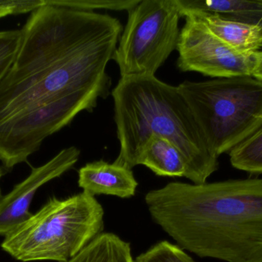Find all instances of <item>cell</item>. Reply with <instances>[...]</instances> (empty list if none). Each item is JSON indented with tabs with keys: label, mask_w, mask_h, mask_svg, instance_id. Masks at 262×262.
Masks as SVG:
<instances>
[{
	"label": "cell",
	"mask_w": 262,
	"mask_h": 262,
	"mask_svg": "<svg viewBox=\"0 0 262 262\" xmlns=\"http://www.w3.org/2000/svg\"><path fill=\"white\" fill-rule=\"evenodd\" d=\"M115 121L120 143L115 164L132 170L152 135L173 143L186 160L185 178L193 184L206 183L220 167L190 108L178 86L156 76L119 80L112 91Z\"/></svg>",
	"instance_id": "cell-3"
},
{
	"label": "cell",
	"mask_w": 262,
	"mask_h": 262,
	"mask_svg": "<svg viewBox=\"0 0 262 262\" xmlns=\"http://www.w3.org/2000/svg\"><path fill=\"white\" fill-rule=\"evenodd\" d=\"M134 262H195L181 247L167 241H160L140 254Z\"/></svg>",
	"instance_id": "cell-15"
},
{
	"label": "cell",
	"mask_w": 262,
	"mask_h": 262,
	"mask_svg": "<svg viewBox=\"0 0 262 262\" xmlns=\"http://www.w3.org/2000/svg\"><path fill=\"white\" fill-rule=\"evenodd\" d=\"M3 169H2L1 167H0V179H1V178L2 177H3ZM2 198V195H1V189H0V198Z\"/></svg>",
	"instance_id": "cell-20"
},
{
	"label": "cell",
	"mask_w": 262,
	"mask_h": 262,
	"mask_svg": "<svg viewBox=\"0 0 262 262\" xmlns=\"http://www.w3.org/2000/svg\"><path fill=\"white\" fill-rule=\"evenodd\" d=\"M104 209L82 192L56 197L5 237L1 248L18 261L67 262L102 233Z\"/></svg>",
	"instance_id": "cell-4"
},
{
	"label": "cell",
	"mask_w": 262,
	"mask_h": 262,
	"mask_svg": "<svg viewBox=\"0 0 262 262\" xmlns=\"http://www.w3.org/2000/svg\"><path fill=\"white\" fill-rule=\"evenodd\" d=\"M232 167L251 175H262V126L229 152Z\"/></svg>",
	"instance_id": "cell-14"
},
{
	"label": "cell",
	"mask_w": 262,
	"mask_h": 262,
	"mask_svg": "<svg viewBox=\"0 0 262 262\" xmlns=\"http://www.w3.org/2000/svg\"><path fill=\"white\" fill-rule=\"evenodd\" d=\"M46 0H0V18L10 15L32 13L44 6Z\"/></svg>",
	"instance_id": "cell-18"
},
{
	"label": "cell",
	"mask_w": 262,
	"mask_h": 262,
	"mask_svg": "<svg viewBox=\"0 0 262 262\" xmlns=\"http://www.w3.org/2000/svg\"><path fill=\"white\" fill-rule=\"evenodd\" d=\"M61 6L83 11L95 9L124 11L128 12L137 6L140 0H58Z\"/></svg>",
	"instance_id": "cell-17"
},
{
	"label": "cell",
	"mask_w": 262,
	"mask_h": 262,
	"mask_svg": "<svg viewBox=\"0 0 262 262\" xmlns=\"http://www.w3.org/2000/svg\"><path fill=\"white\" fill-rule=\"evenodd\" d=\"M149 215L183 249L200 258L262 262V178L149 191Z\"/></svg>",
	"instance_id": "cell-2"
},
{
	"label": "cell",
	"mask_w": 262,
	"mask_h": 262,
	"mask_svg": "<svg viewBox=\"0 0 262 262\" xmlns=\"http://www.w3.org/2000/svg\"><path fill=\"white\" fill-rule=\"evenodd\" d=\"M177 50L181 72H197L206 76H252L255 52H238L212 33L204 25L185 16Z\"/></svg>",
	"instance_id": "cell-7"
},
{
	"label": "cell",
	"mask_w": 262,
	"mask_h": 262,
	"mask_svg": "<svg viewBox=\"0 0 262 262\" xmlns=\"http://www.w3.org/2000/svg\"><path fill=\"white\" fill-rule=\"evenodd\" d=\"M180 12L181 17L190 16L204 25L217 38L238 52L249 53L262 49V29L258 26L231 21L216 14L201 11Z\"/></svg>",
	"instance_id": "cell-10"
},
{
	"label": "cell",
	"mask_w": 262,
	"mask_h": 262,
	"mask_svg": "<svg viewBox=\"0 0 262 262\" xmlns=\"http://www.w3.org/2000/svg\"><path fill=\"white\" fill-rule=\"evenodd\" d=\"M78 186L90 195H114L121 198L135 195L138 183L133 171L103 160L88 163L78 171Z\"/></svg>",
	"instance_id": "cell-9"
},
{
	"label": "cell",
	"mask_w": 262,
	"mask_h": 262,
	"mask_svg": "<svg viewBox=\"0 0 262 262\" xmlns=\"http://www.w3.org/2000/svg\"><path fill=\"white\" fill-rule=\"evenodd\" d=\"M80 154L81 151L75 146L62 149L46 164L32 168L26 179L0 198L1 236H7L32 217L33 214L29 212V207L38 189L72 169L79 159Z\"/></svg>",
	"instance_id": "cell-8"
},
{
	"label": "cell",
	"mask_w": 262,
	"mask_h": 262,
	"mask_svg": "<svg viewBox=\"0 0 262 262\" xmlns=\"http://www.w3.org/2000/svg\"><path fill=\"white\" fill-rule=\"evenodd\" d=\"M180 17L176 0H140L128 11L113 58L121 78L155 76L177 49Z\"/></svg>",
	"instance_id": "cell-6"
},
{
	"label": "cell",
	"mask_w": 262,
	"mask_h": 262,
	"mask_svg": "<svg viewBox=\"0 0 262 262\" xmlns=\"http://www.w3.org/2000/svg\"><path fill=\"white\" fill-rule=\"evenodd\" d=\"M209 148L230 152L262 126V81L252 76L184 81L178 86Z\"/></svg>",
	"instance_id": "cell-5"
},
{
	"label": "cell",
	"mask_w": 262,
	"mask_h": 262,
	"mask_svg": "<svg viewBox=\"0 0 262 262\" xmlns=\"http://www.w3.org/2000/svg\"><path fill=\"white\" fill-rule=\"evenodd\" d=\"M180 10L216 14L231 21L262 29V0H176Z\"/></svg>",
	"instance_id": "cell-11"
},
{
	"label": "cell",
	"mask_w": 262,
	"mask_h": 262,
	"mask_svg": "<svg viewBox=\"0 0 262 262\" xmlns=\"http://www.w3.org/2000/svg\"><path fill=\"white\" fill-rule=\"evenodd\" d=\"M67 262H134L130 244L113 233H101Z\"/></svg>",
	"instance_id": "cell-13"
},
{
	"label": "cell",
	"mask_w": 262,
	"mask_h": 262,
	"mask_svg": "<svg viewBox=\"0 0 262 262\" xmlns=\"http://www.w3.org/2000/svg\"><path fill=\"white\" fill-rule=\"evenodd\" d=\"M252 77L262 81V50L255 52V63L252 69Z\"/></svg>",
	"instance_id": "cell-19"
},
{
	"label": "cell",
	"mask_w": 262,
	"mask_h": 262,
	"mask_svg": "<svg viewBox=\"0 0 262 262\" xmlns=\"http://www.w3.org/2000/svg\"><path fill=\"white\" fill-rule=\"evenodd\" d=\"M140 165L159 176L186 177L187 166L183 154L166 138L152 135L143 151Z\"/></svg>",
	"instance_id": "cell-12"
},
{
	"label": "cell",
	"mask_w": 262,
	"mask_h": 262,
	"mask_svg": "<svg viewBox=\"0 0 262 262\" xmlns=\"http://www.w3.org/2000/svg\"><path fill=\"white\" fill-rule=\"evenodd\" d=\"M21 38V29L0 32V83L15 62Z\"/></svg>",
	"instance_id": "cell-16"
},
{
	"label": "cell",
	"mask_w": 262,
	"mask_h": 262,
	"mask_svg": "<svg viewBox=\"0 0 262 262\" xmlns=\"http://www.w3.org/2000/svg\"><path fill=\"white\" fill-rule=\"evenodd\" d=\"M21 31L16 58L0 83V160L8 170L108 96L106 69L123 26L108 14L46 0Z\"/></svg>",
	"instance_id": "cell-1"
}]
</instances>
